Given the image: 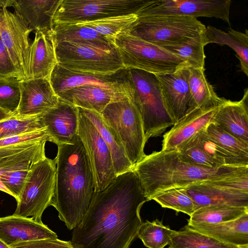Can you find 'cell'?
I'll return each mask as SVG.
<instances>
[{"label": "cell", "mask_w": 248, "mask_h": 248, "mask_svg": "<svg viewBox=\"0 0 248 248\" xmlns=\"http://www.w3.org/2000/svg\"><path fill=\"white\" fill-rule=\"evenodd\" d=\"M149 201L134 169L93 191L84 217L73 229L75 248H129L142 222L140 210Z\"/></svg>", "instance_id": "cell-1"}, {"label": "cell", "mask_w": 248, "mask_h": 248, "mask_svg": "<svg viewBox=\"0 0 248 248\" xmlns=\"http://www.w3.org/2000/svg\"><path fill=\"white\" fill-rule=\"evenodd\" d=\"M54 159L55 187L50 205L71 230L81 221L89 208L94 191L93 171L78 134L70 142L58 146Z\"/></svg>", "instance_id": "cell-2"}, {"label": "cell", "mask_w": 248, "mask_h": 248, "mask_svg": "<svg viewBox=\"0 0 248 248\" xmlns=\"http://www.w3.org/2000/svg\"><path fill=\"white\" fill-rule=\"evenodd\" d=\"M149 201L156 194L206 181L248 172V166L208 168L184 161L178 150H161L146 155L134 167Z\"/></svg>", "instance_id": "cell-3"}, {"label": "cell", "mask_w": 248, "mask_h": 248, "mask_svg": "<svg viewBox=\"0 0 248 248\" xmlns=\"http://www.w3.org/2000/svg\"><path fill=\"white\" fill-rule=\"evenodd\" d=\"M132 100L143 122L146 141L160 136L174 122L167 111L156 76L141 70L126 68Z\"/></svg>", "instance_id": "cell-4"}, {"label": "cell", "mask_w": 248, "mask_h": 248, "mask_svg": "<svg viewBox=\"0 0 248 248\" xmlns=\"http://www.w3.org/2000/svg\"><path fill=\"white\" fill-rule=\"evenodd\" d=\"M100 114L134 167L146 155L144 149L147 141L141 117L132 99L112 102Z\"/></svg>", "instance_id": "cell-5"}, {"label": "cell", "mask_w": 248, "mask_h": 248, "mask_svg": "<svg viewBox=\"0 0 248 248\" xmlns=\"http://www.w3.org/2000/svg\"><path fill=\"white\" fill-rule=\"evenodd\" d=\"M114 44L125 68L159 75L173 73L188 66L185 62L167 50L127 31L118 35Z\"/></svg>", "instance_id": "cell-6"}, {"label": "cell", "mask_w": 248, "mask_h": 248, "mask_svg": "<svg viewBox=\"0 0 248 248\" xmlns=\"http://www.w3.org/2000/svg\"><path fill=\"white\" fill-rule=\"evenodd\" d=\"M54 45L58 64L70 70L110 75L125 69L115 46L106 48L67 42Z\"/></svg>", "instance_id": "cell-7"}, {"label": "cell", "mask_w": 248, "mask_h": 248, "mask_svg": "<svg viewBox=\"0 0 248 248\" xmlns=\"http://www.w3.org/2000/svg\"><path fill=\"white\" fill-rule=\"evenodd\" d=\"M55 159L46 157L30 169L17 202L14 215L43 222L42 217L54 195L56 181Z\"/></svg>", "instance_id": "cell-8"}, {"label": "cell", "mask_w": 248, "mask_h": 248, "mask_svg": "<svg viewBox=\"0 0 248 248\" xmlns=\"http://www.w3.org/2000/svg\"><path fill=\"white\" fill-rule=\"evenodd\" d=\"M138 17V16H137ZM206 27L197 18L182 16L138 17L127 32L158 46L180 43L201 35Z\"/></svg>", "instance_id": "cell-9"}, {"label": "cell", "mask_w": 248, "mask_h": 248, "mask_svg": "<svg viewBox=\"0 0 248 248\" xmlns=\"http://www.w3.org/2000/svg\"><path fill=\"white\" fill-rule=\"evenodd\" d=\"M148 0H61L53 24L81 23L136 14Z\"/></svg>", "instance_id": "cell-10"}, {"label": "cell", "mask_w": 248, "mask_h": 248, "mask_svg": "<svg viewBox=\"0 0 248 248\" xmlns=\"http://www.w3.org/2000/svg\"><path fill=\"white\" fill-rule=\"evenodd\" d=\"M78 109V135L83 144L92 170L94 191H100L116 177L111 153L93 124L80 108Z\"/></svg>", "instance_id": "cell-11"}, {"label": "cell", "mask_w": 248, "mask_h": 248, "mask_svg": "<svg viewBox=\"0 0 248 248\" xmlns=\"http://www.w3.org/2000/svg\"><path fill=\"white\" fill-rule=\"evenodd\" d=\"M231 0H148L136 12L138 17L182 16L197 18L214 17L231 27Z\"/></svg>", "instance_id": "cell-12"}, {"label": "cell", "mask_w": 248, "mask_h": 248, "mask_svg": "<svg viewBox=\"0 0 248 248\" xmlns=\"http://www.w3.org/2000/svg\"><path fill=\"white\" fill-rule=\"evenodd\" d=\"M32 31L16 14L0 8V35L21 80L27 79Z\"/></svg>", "instance_id": "cell-13"}, {"label": "cell", "mask_w": 248, "mask_h": 248, "mask_svg": "<svg viewBox=\"0 0 248 248\" xmlns=\"http://www.w3.org/2000/svg\"><path fill=\"white\" fill-rule=\"evenodd\" d=\"M155 75L164 105L174 124L197 108L188 86V66L173 73Z\"/></svg>", "instance_id": "cell-14"}, {"label": "cell", "mask_w": 248, "mask_h": 248, "mask_svg": "<svg viewBox=\"0 0 248 248\" xmlns=\"http://www.w3.org/2000/svg\"><path fill=\"white\" fill-rule=\"evenodd\" d=\"M43 140L20 152L0 157V177L2 183L17 201L32 166L45 158Z\"/></svg>", "instance_id": "cell-15"}, {"label": "cell", "mask_w": 248, "mask_h": 248, "mask_svg": "<svg viewBox=\"0 0 248 248\" xmlns=\"http://www.w3.org/2000/svg\"><path fill=\"white\" fill-rule=\"evenodd\" d=\"M49 81L57 96L75 87L95 85L110 89H130L126 69L110 75L81 73L70 70L57 64L53 70Z\"/></svg>", "instance_id": "cell-16"}, {"label": "cell", "mask_w": 248, "mask_h": 248, "mask_svg": "<svg viewBox=\"0 0 248 248\" xmlns=\"http://www.w3.org/2000/svg\"><path fill=\"white\" fill-rule=\"evenodd\" d=\"M20 88L19 104L16 111L12 114L15 116H41L58 105L59 98L47 79L21 80Z\"/></svg>", "instance_id": "cell-17"}, {"label": "cell", "mask_w": 248, "mask_h": 248, "mask_svg": "<svg viewBox=\"0 0 248 248\" xmlns=\"http://www.w3.org/2000/svg\"><path fill=\"white\" fill-rule=\"evenodd\" d=\"M130 89H110L95 85H84L65 91L58 96L69 104L101 113L109 104L125 98L132 99Z\"/></svg>", "instance_id": "cell-18"}, {"label": "cell", "mask_w": 248, "mask_h": 248, "mask_svg": "<svg viewBox=\"0 0 248 248\" xmlns=\"http://www.w3.org/2000/svg\"><path fill=\"white\" fill-rule=\"evenodd\" d=\"M57 238L43 222L15 215L0 217V239L9 247L21 242Z\"/></svg>", "instance_id": "cell-19"}, {"label": "cell", "mask_w": 248, "mask_h": 248, "mask_svg": "<svg viewBox=\"0 0 248 248\" xmlns=\"http://www.w3.org/2000/svg\"><path fill=\"white\" fill-rule=\"evenodd\" d=\"M50 141L57 146L68 143L78 134V108L59 98L58 105L42 115Z\"/></svg>", "instance_id": "cell-20"}, {"label": "cell", "mask_w": 248, "mask_h": 248, "mask_svg": "<svg viewBox=\"0 0 248 248\" xmlns=\"http://www.w3.org/2000/svg\"><path fill=\"white\" fill-rule=\"evenodd\" d=\"M185 188L196 210L212 205L248 207V192L223 186L214 180L196 183Z\"/></svg>", "instance_id": "cell-21"}, {"label": "cell", "mask_w": 248, "mask_h": 248, "mask_svg": "<svg viewBox=\"0 0 248 248\" xmlns=\"http://www.w3.org/2000/svg\"><path fill=\"white\" fill-rule=\"evenodd\" d=\"M220 105L197 108L186 115L164 135L162 150L178 149L185 142L205 128L212 122Z\"/></svg>", "instance_id": "cell-22"}, {"label": "cell", "mask_w": 248, "mask_h": 248, "mask_svg": "<svg viewBox=\"0 0 248 248\" xmlns=\"http://www.w3.org/2000/svg\"><path fill=\"white\" fill-rule=\"evenodd\" d=\"M212 123L234 137L248 142V90L242 99L232 101L225 99L219 106Z\"/></svg>", "instance_id": "cell-23"}, {"label": "cell", "mask_w": 248, "mask_h": 248, "mask_svg": "<svg viewBox=\"0 0 248 248\" xmlns=\"http://www.w3.org/2000/svg\"><path fill=\"white\" fill-rule=\"evenodd\" d=\"M52 31L35 32L30 48L28 79L49 80L53 70L58 63Z\"/></svg>", "instance_id": "cell-24"}, {"label": "cell", "mask_w": 248, "mask_h": 248, "mask_svg": "<svg viewBox=\"0 0 248 248\" xmlns=\"http://www.w3.org/2000/svg\"><path fill=\"white\" fill-rule=\"evenodd\" d=\"M61 0H12L15 13L32 31L53 30V18Z\"/></svg>", "instance_id": "cell-25"}, {"label": "cell", "mask_w": 248, "mask_h": 248, "mask_svg": "<svg viewBox=\"0 0 248 248\" xmlns=\"http://www.w3.org/2000/svg\"><path fill=\"white\" fill-rule=\"evenodd\" d=\"M189 228L223 243L240 246L248 244V213L222 223H188Z\"/></svg>", "instance_id": "cell-26"}, {"label": "cell", "mask_w": 248, "mask_h": 248, "mask_svg": "<svg viewBox=\"0 0 248 248\" xmlns=\"http://www.w3.org/2000/svg\"><path fill=\"white\" fill-rule=\"evenodd\" d=\"M202 43L205 46L208 44L226 45L232 49L238 59L242 71L248 76V31L245 32L230 28L226 32L208 25L202 34Z\"/></svg>", "instance_id": "cell-27"}, {"label": "cell", "mask_w": 248, "mask_h": 248, "mask_svg": "<svg viewBox=\"0 0 248 248\" xmlns=\"http://www.w3.org/2000/svg\"><path fill=\"white\" fill-rule=\"evenodd\" d=\"M52 36L54 44L67 42L88 44L106 48L115 46L110 40L93 28L80 23L53 24Z\"/></svg>", "instance_id": "cell-28"}, {"label": "cell", "mask_w": 248, "mask_h": 248, "mask_svg": "<svg viewBox=\"0 0 248 248\" xmlns=\"http://www.w3.org/2000/svg\"><path fill=\"white\" fill-rule=\"evenodd\" d=\"M80 108L96 127L108 147L116 176L133 170L134 166L127 157L122 145L105 124L101 114L94 111Z\"/></svg>", "instance_id": "cell-29"}, {"label": "cell", "mask_w": 248, "mask_h": 248, "mask_svg": "<svg viewBox=\"0 0 248 248\" xmlns=\"http://www.w3.org/2000/svg\"><path fill=\"white\" fill-rule=\"evenodd\" d=\"M188 83L197 108H207L220 105L225 98L217 96L212 86L207 81L205 69L188 66Z\"/></svg>", "instance_id": "cell-30"}, {"label": "cell", "mask_w": 248, "mask_h": 248, "mask_svg": "<svg viewBox=\"0 0 248 248\" xmlns=\"http://www.w3.org/2000/svg\"><path fill=\"white\" fill-rule=\"evenodd\" d=\"M169 248H240L198 232L187 225L171 235Z\"/></svg>", "instance_id": "cell-31"}, {"label": "cell", "mask_w": 248, "mask_h": 248, "mask_svg": "<svg viewBox=\"0 0 248 248\" xmlns=\"http://www.w3.org/2000/svg\"><path fill=\"white\" fill-rule=\"evenodd\" d=\"M247 213V207L208 205L196 210L188 219V223H219L235 219Z\"/></svg>", "instance_id": "cell-32"}, {"label": "cell", "mask_w": 248, "mask_h": 248, "mask_svg": "<svg viewBox=\"0 0 248 248\" xmlns=\"http://www.w3.org/2000/svg\"><path fill=\"white\" fill-rule=\"evenodd\" d=\"M202 34L180 43L159 46L185 62L189 67L204 69L206 56Z\"/></svg>", "instance_id": "cell-33"}, {"label": "cell", "mask_w": 248, "mask_h": 248, "mask_svg": "<svg viewBox=\"0 0 248 248\" xmlns=\"http://www.w3.org/2000/svg\"><path fill=\"white\" fill-rule=\"evenodd\" d=\"M136 14L124 15L80 24L91 27L114 43L119 34L128 31L137 21Z\"/></svg>", "instance_id": "cell-34"}, {"label": "cell", "mask_w": 248, "mask_h": 248, "mask_svg": "<svg viewBox=\"0 0 248 248\" xmlns=\"http://www.w3.org/2000/svg\"><path fill=\"white\" fill-rule=\"evenodd\" d=\"M203 131L222 148L248 163V142L234 137L212 122L203 129Z\"/></svg>", "instance_id": "cell-35"}, {"label": "cell", "mask_w": 248, "mask_h": 248, "mask_svg": "<svg viewBox=\"0 0 248 248\" xmlns=\"http://www.w3.org/2000/svg\"><path fill=\"white\" fill-rule=\"evenodd\" d=\"M152 200L162 207L181 212L189 217L195 211L194 202L185 187L171 188L155 195Z\"/></svg>", "instance_id": "cell-36"}, {"label": "cell", "mask_w": 248, "mask_h": 248, "mask_svg": "<svg viewBox=\"0 0 248 248\" xmlns=\"http://www.w3.org/2000/svg\"><path fill=\"white\" fill-rule=\"evenodd\" d=\"M173 232L158 219L152 222L147 220L142 223L137 237L148 248H164L169 244Z\"/></svg>", "instance_id": "cell-37"}, {"label": "cell", "mask_w": 248, "mask_h": 248, "mask_svg": "<svg viewBox=\"0 0 248 248\" xmlns=\"http://www.w3.org/2000/svg\"><path fill=\"white\" fill-rule=\"evenodd\" d=\"M41 117L42 115L20 117L12 115L0 121V140L46 128Z\"/></svg>", "instance_id": "cell-38"}, {"label": "cell", "mask_w": 248, "mask_h": 248, "mask_svg": "<svg viewBox=\"0 0 248 248\" xmlns=\"http://www.w3.org/2000/svg\"><path fill=\"white\" fill-rule=\"evenodd\" d=\"M182 158L193 165L208 168L222 167L217 163L200 144L197 133L177 149Z\"/></svg>", "instance_id": "cell-39"}, {"label": "cell", "mask_w": 248, "mask_h": 248, "mask_svg": "<svg viewBox=\"0 0 248 248\" xmlns=\"http://www.w3.org/2000/svg\"><path fill=\"white\" fill-rule=\"evenodd\" d=\"M199 142L207 154L221 166H248V163L226 151L204 133L203 129L197 133Z\"/></svg>", "instance_id": "cell-40"}, {"label": "cell", "mask_w": 248, "mask_h": 248, "mask_svg": "<svg viewBox=\"0 0 248 248\" xmlns=\"http://www.w3.org/2000/svg\"><path fill=\"white\" fill-rule=\"evenodd\" d=\"M20 80L15 77H0V108L12 114L19 104Z\"/></svg>", "instance_id": "cell-41"}, {"label": "cell", "mask_w": 248, "mask_h": 248, "mask_svg": "<svg viewBox=\"0 0 248 248\" xmlns=\"http://www.w3.org/2000/svg\"><path fill=\"white\" fill-rule=\"evenodd\" d=\"M47 140L50 141L46 127L35 131L15 135L0 140V147L20 144L27 142Z\"/></svg>", "instance_id": "cell-42"}, {"label": "cell", "mask_w": 248, "mask_h": 248, "mask_svg": "<svg viewBox=\"0 0 248 248\" xmlns=\"http://www.w3.org/2000/svg\"><path fill=\"white\" fill-rule=\"evenodd\" d=\"M11 248H75L70 241L56 238L30 241L16 244Z\"/></svg>", "instance_id": "cell-43"}, {"label": "cell", "mask_w": 248, "mask_h": 248, "mask_svg": "<svg viewBox=\"0 0 248 248\" xmlns=\"http://www.w3.org/2000/svg\"><path fill=\"white\" fill-rule=\"evenodd\" d=\"M0 77H15L21 80L0 35Z\"/></svg>", "instance_id": "cell-44"}, {"label": "cell", "mask_w": 248, "mask_h": 248, "mask_svg": "<svg viewBox=\"0 0 248 248\" xmlns=\"http://www.w3.org/2000/svg\"><path fill=\"white\" fill-rule=\"evenodd\" d=\"M12 114L0 108V121L10 117Z\"/></svg>", "instance_id": "cell-45"}, {"label": "cell", "mask_w": 248, "mask_h": 248, "mask_svg": "<svg viewBox=\"0 0 248 248\" xmlns=\"http://www.w3.org/2000/svg\"><path fill=\"white\" fill-rule=\"evenodd\" d=\"M12 0H0V8L3 7H11Z\"/></svg>", "instance_id": "cell-46"}, {"label": "cell", "mask_w": 248, "mask_h": 248, "mask_svg": "<svg viewBox=\"0 0 248 248\" xmlns=\"http://www.w3.org/2000/svg\"><path fill=\"white\" fill-rule=\"evenodd\" d=\"M0 190L3 192H4L12 196L11 193L9 191V190L5 187L4 184L2 183L0 177Z\"/></svg>", "instance_id": "cell-47"}, {"label": "cell", "mask_w": 248, "mask_h": 248, "mask_svg": "<svg viewBox=\"0 0 248 248\" xmlns=\"http://www.w3.org/2000/svg\"><path fill=\"white\" fill-rule=\"evenodd\" d=\"M0 248H11L0 239Z\"/></svg>", "instance_id": "cell-48"}, {"label": "cell", "mask_w": 248, "mask_h": 248, "mask_svg": "<svg viewBox=\"0 0 248 248\" xmlns=\"http://www.w3.org/2000/svg\"><path fill=\"white\" fill-rule=\"evenodd\" d=\"M240 248H248V244L241 246Z\"/></svg>", "instance_id": "cell-49"}]
</instances>
